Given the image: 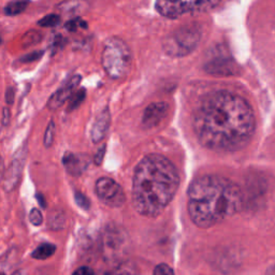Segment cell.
<instances>
[{
  "label": "cell",
  "mask_w": 275,
  "mask_h": 275,
  "mask_svg": "<svg viewBox=\"0 0 275 275\" xmlns=\"http://www.w3.org/2000/svg\"><path fill=\"white\" fill-rule=\"evenodd\" d=\"M153 275H174V271L166 263H160L154 270Z\"/></svg>",
  "instance_id": "18"
},
{
  "label": "cell",
  "mask_w": 275,
  "mask_h": 275,
  "mask_svg": "<svg viewBox=\"0 0 275 275\" xmlns=\"http://www.w3.org/2000/svg\"><path fill=\"white\" fill-rule=\"evenodd\" d=\"M63 161L68 173L74 176L82 174L87 169L88 164H90V160H88L87 156L73 153H67L64 156Z\"/></svg>",
  "instance_id": "10"
},
{
  "label": "cell",
  "mask_w": 275,
  "mask_h": 275,
  "mask_svg": "<svg viewBox=\"0 0 275 275\" xmlns=\"http://www.w3.org/2000/svg\"><path fill=\"white\" fill-rule=\"evenodd\" d=\"M75 201L78 204V206H81L84 210H88L91 206V202L88 200L86 196H84L81 193H75Z\"/></svg>",
  "instance_id": "20"
},
{
  "label": "cell",
  "mask_w": 275,
  "mask_h": 275,
  "mask_svg": "<svg viewBox=\"0 0 275 275\" xmlns=\"http://www.w3.org/2000/svg\"><path fill=\"white\" fill-rule=\"evenodd\" d=\"M61 16L57 14H48L39 21V25L42 27H54L60 24Z\"/></svg>",
  "instance_id": "16"
},
{
  "label": "cell",
  "mask_w": 275,
  "mask_h": 275,
  "mask_svg": "<svg viewBox=\"0 0 275 275\" xmlns=\"http://www.w3.org/2000/svg\"><path fill=\"white\" fill-rule=\"evenodd\" d=\"M188 213L199 228H210L238 213L243 195L237 184L217 175H204L189 186Z\"/></svg>",
  "instance_id": "3"
},
{
  "label": "cell",
  "mask_w": 275,
  "mask_h": 275,
  "mask_svg": "<svg viewBox=\"0 0 275 275\" xmlns=\"http://www.w3.org/2000/svg\"><path fill=\"white\" fill-rule=\"evenodd\" d=\"M199 142L213 151L231 152L245 146L255 129V115L242 97L227 92L206 96L194 115Z\"/></svg>",
  "instance_id": "1"
},
{
  "label": "cell",
  "mask_w": 275,
  "mask_h": 275,
  "mask_svg": "<svg viewBox=\"0 0 275 275\" xmlns=\"http://www.w3.org/2000/svg\"><path fill=\"white\" fill-rule=\"evenodd\" d=\"M54 138H55V124L54 122H50L48 124L47 128L45 130V134H44V145L46 147L52 146L53 142H54Z\"/></svg>",
  "instance_id": "17"
},
{
  "label": "cell",
  "mask_w": 275,
  "mask_h": 275,
  "mask_svg": "<svg viewBox=\"0 0 275 275\" xmlns=\"http://www.w3.org/2000/svg\"><path fill=\"white\" fill-rule=\"evenodd\" d=\"M24 161H25V151L22 150L18 152L17 157H15L12 162L11 168H10L8 171V176H7L6 184H5V187L7 188V190H11L16 185V182L19 178V175H21V172L23 169Z\"/></svg>",
  "instance_id": "12"
},
{
  "label": "cell",
  "mask_w": 275,
  "mask_h": 275,
  "mask_svg": "<svg viewBox=\"0 0 275 275\" xmlns=\"http://www.w3.org/2000/svg\"><path fill=\"white\" fill-rule=\"evenodd\" d=\"M29 221H31L34 226H40L43 222L42 213L38 209H33L31 214H29Z\"/></svg>",
  "instance_id": "19"
},
{
  "label": "cell",
  "mask_w": 275,
  "mask_h": 275,
  "mask_svg": "<svg viewBox=\"0 0 275 275\" xmlns=\"http://www.w3.org/2000/svg\"><path fill=\"white\" fill-rule=\"evenodd\" d=\"M95 190L100 201L111 208H121L126 202V196L121 185L110 178L98 180Z\"/></svg>",
  "instance_id": "7"
},
{
  "label": "cell",
  "mask_w": 275,
  "mask_h": 275,
  "mask_svg": "<svg viewBox=\"0 0 275 275\" xmlns=\"http://www.w3.org/2000/svg\"><path fill=\"white\" fill-rule=\"evenodd\" d=\"M180 175L166 157L147 155L136 166L132 183L134 210L146 217H156L168 205L179 189Z\"/></svg>",
  "instance_id": "2"
},
{
  "label": "cell",
  "mask_w": 275,
  "mask_h": 275,
  "mask_svg": "<svg viewBox=\"0 0 275 275\" xmlns=\"http://www.w3.org/2000/svg\"><path fill=\"white\" fill-rule=\"evenodd\" d=\"M81 82L80 75H73L70 80H69L66 84H64L60 90H58L47 102V106L51 110H56L58 107H61L68 99H70L71 96L73 95V91L77 87V85Z\"/></svg>",
  "instance_id": "8"
},
{
  "label": "cell",
  "mask_w": 275,
  "mask_h": 275,
  "mask_svg": "<svg viewBox=\"0 0 275 275\" xmlns=\"http://www.w3.org/2000/svg\"><path fill=\"white\" fill-rule=\"evenodd\" d=\"M85 97H86V92H85L84 88L74 93L70 98V101H69V111L75 110L76 107L80 106L81 103L84 101Z\"/></svg>",
  "instance_id": "15"
},
{
  "label": "cell",
  "mask_w": 275,
  "mask_h": 275,
  "mask_svg": "<svg viewBox=\"0 0 275 275\" xmlns=\"http://www.w3.org/2000/svg\"><path fill=\"white\" fill-rule=\"evenodd\" d=\"M56 251V246L51 243H43L41 245H39V246L35 250V252L33 253L32 256L35 259L38 260H43V259H47L50 258L51 256L55 254Z\"/></svg>",
  "instance_id": "13"
},
{
  "label": "cell",
  "mask_w": 275,
  "mask_h": 275,
  "mask_svg": "<svg viewBox=\"0 0 275 275\" xmlns=\"http://www.w3.org/2000/svg\"><path fill=\"white\" fill-rule=\"evenodd\" d=\"M41 55H42V52H34L32 54H28V55L24 56L22 58V60H21V62H23V63H31V62H34V61L39 60V58L41 57Z\"/></svg>",
  "instance_id": "23"
},
{
  "label": "cell",
  "mask_w": 275,
  "mask_h": 275,
  "mask_svg": "<svg viewBox=\"0 0 275 275\" xmlns=\"http://www.w3.org/2000/svg\"><path fill=\"white\" fill-rule=\"evenodd\" d=\"M6 101L9 104H12L14 102V92L12 88H9L6 92Z\"/></svg>",
  "instance_id": "27"
},
{
  "label": "cell",
  "mask_w": 275,
  "mask_h": 275,
  "mask_svg": "<svg viewBox=\"0 0 275 275\" xmlns=\"http://www.w3.org/2000/svg\"><path fill=\"white\" fill-rule=\"evenodd\" d=\"M72 275H95L94 270L90 267H81L76 269Z\"/></svg>",
  "instance_id": "25"
},
{
  "label": "cell",
  "mask_w": 275,
  "mask_h": 275,
  "mask_svg": "<svg viewBox=\"0 0 275 275\" xmlns=\"http://www.w3.org/2000/svg\"><path fill=\"white\" fill-rule=\"evenodd\" d=\"M10 123V110L9 107L5 106L3 109V117H2V124L4 127H7Z\"/></svg>",
  "instance_id": "26"
},
{
  "label": "cell",
  "mask_w": 275,
  "mask_h": 275,
  "mask_svg": "<svg viewBox=\"0 0 275 275\" xmlns=\"http://www.w3.org/2000/svg\"><path fill=\"white\" fill-rule=\"evenodd\" d=\"M39 39H40V35H38L37 33H29L26 35V38H25V44L26 46L28 45H33V44H36L38 41H39Z\"/></svg>",
  "instance_id": "22"
},
{
  "label": "cell",
  "mask_w": 275,
  "mask_h": 275,
  "mask_svg": "<svg viewBox=\"0 0 275 275\" xmlns=\"http://www.w3.org/2000/svg\"><path fill=\"white\" fill-rule=\"evenodd\" d=\"M221 0H157L158 13L168 18H179L187 14L209 11L218 5Z\"/></svg>",
  "instance_id": "6"
},
{
  "label": "cell",
  "mask_w": 275,
  "mask_h": 275,
  "mask_svg": "<svg viewBox=\"0 0 275 275\" xmlns=\"http://www.w3.org/2000/svg\"><path fill=\"white\" fill-rule=\"evenodd\" d=\"M114 275H136L132 270L130 269H122V270H119L117 271Z\"/></svg>",
  "instance_id": "28"
},
{
  "label": "cell",
  "mask_w": 275,
  "mask_h": 275,
  "mask_svg": "<svg viewBox=\"0 0 275 275\" xmlns=\"http://www.w3.org/2000/svg\"><path fill=\"white\" fill-rule=\"evenodd\" d=\"M37 199H38V201H39V203H40V205L42 206V208H45V200H44V197H43V196H41L40 194H38L37 195Z\"/></svg>",
  "instance_id": "29"
},
{
  "label": "cell",
  "mask_w": 275,
  "mask_h": 275,
  "mask_svg": "<svg viewBox=\"0 0 275 275\" xmlns=\"http://www.w3.org/2000/svg\"><path fill=\"white\" fill-rule=\"evenodd\" d=\"M131 63V51L123 39L117 37L107 39L102 51V66L106 74L113 80H123L129 74Z\"/></svg>",
  "instance_id": "4"
},
{
  "label": "cell",
  "mask_w": 275,
  "mask_h": 275,
  "mask_svg": "<svg viewBox=\"0 0 275 275\" xmlns=\"http://www.w3.org/2000/svg\"><path fill=\"white\" fill-rule=\"evenodd\" d=\"M28 4V0H14L5 7V13L7 15H17L24 11Z\"/></svg>",
  "instance_id": "14"
},
{
  "label": "cell",
  "mask_w": 275,
  "mask_h": 275,
  "mask_svg": "<svg viewBox=\"0 0 275 275\" xmlns=\"http://www.w3.org/2000/svg\"><path fill=\"white\" fill-rule=\"evenodd\" d=\"M78 27L87 28V24H85L81 19H73V21H70L66 24V28L70 32H75Z\"/></svg>",
  "instance_id": "21"
},
{
  "label": "cell",
  "mask_w": 275,
  "mask_h": 275,
  "mask_svg": "<svg viewBox=\"0 0 275 275\" xmlns=\"http://www.w3.org/2000/svg\"><path fill=\"white\" fill-rule=\"evenodd\" d=\"M200 42V31L197 27L185 26L176 29L167 37L163 43V51L174 57H184L190 54Z\"/></svg>",
  "instance_id": "5"
},
{
  "label": "cell",
  "mask_w": 275,
  "mask_h": 275,
  "mask_svg": "<svg viewBox=\"0 0 275 275\" xmlns=\"http://www.w3.org/2000/svg\"><path fill=\"white\" fill-rule=\"evenodd\" d=\"M104 154H105V145L101 146L99 150L97 151L96 155H95V158H94V161L96 164H101L102 160H103V157H104Z\"/></svg>",
  "instance_id": "24"
},
{
  "label": "cell",
  "mask_w": 275,
  "mask_h": 275,
  "mask_svg": "<svg viewBox=\"0 0 275 275\" xmlns=\"http://www.w3.org/2000/svg\"><path fill=\"white\" fill-rule=\"evenodd\" d=\"M169 112V104L166 102H153L146 107L143 113V125L152 128L158 125Z\"/></svg>",
  "instance_id": "9"
},
{
  "label": "cell",
  "mask_w": 275,
  "mask_h": 275,
  "mask_svg": "<svg viewBox=\"0 0 275 275\" xmlns=\"http://www.w3.org/2000/svg\"><path fill=\"white\" fill-rule=\"evenodd\" d=\"M2 275H5V273H2Z\"/></svg>",
  "instance_id": "30"
},
{
  "label": "cell",
  "mask_w": 275,
  "mask_h": 275,
  "mask_svg": "<svg viewBox=\"0 0 275 275\" xmlns=\"http://www.w3.org/2000/svg\"><path fill=\"white\" fill-rule=\"evenodd\" d=\"M110 123H111L110 111L109 109H105L97 116V119L92 127L91 136L93 142L97 143L103 140V138L106 135L107 130H109Z\"/></svg>",
  "instance_id": "11"
}]
</instances>
